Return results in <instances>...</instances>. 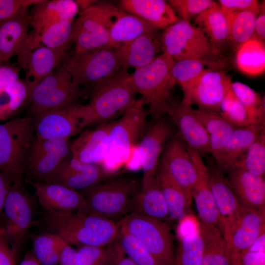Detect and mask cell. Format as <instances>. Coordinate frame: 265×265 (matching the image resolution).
Segmentation results:
<instances>
[{
    "mask_svg": "<svg viewBox=\"0 0 265 265\" xmlns=\"http://www.w3.org/2000/svg\"><path fill=\"white\" fill-rule=\"evenodd\" d=\"M252 39L265 43V2L261 4L260 12L258 14L254 25Z\"/></svg>",
    "mask_w": 265,
    "mask_h": 265,
    "instance_id": "obj_57",
    "label": "cell"
},
{
    "mask_svg": "<svg viewBox=\"0 0 265 265\" xmlns=\"http://www.w3.org/2000/svg\"><path fill=\"white\" fill-rule=\"evenodd\" d=\"M80 86L61 63L31 90L29 111L36 114L78 103Z\"/></svg>",
    "mask_w": 265,
    "mask_h": 265,
    "instance_id": "obj_9",
    "label": "cell"
},
{
    "mask_svg": "<svg viewBox=\"0 0 265 265\" xmlns=\"http://www.w3.org/2000/svg\"><path fill=\"white\" fill-rule=\"evenodd\" d=\"M115 244L113 246L115 253V257L113 265H136L124 252L118 241L115 240Z\"/></svg>",
    "mask_w": 265,
    "mask_h": 265,
    "instance_id": "obj_59",
    "label": "cell"
},
{
    "mask_svg": "<svg viewBox=\"0 0 265 265\" xmlns=\"http://www.w3.org/2000/svg\"><path fill=\"white\" fill-rule=\"evenodd\" d=\"M28 9L0 24V62L17 56L33 39Z\"/></svg>",
    "mask_w": 265,
    "mask_h": 265,
    "instance_id": "obj_27",
    "label": "cell"
},
{
    "mask_svg": "<svg viewBox=\"0 0 265 265\" xmlns=\"http://www.w3.org/2000/svg\"><path fill=\"white\" fill-rule=\"evenodd\" d=\"M1 62H0V64Z\"/></svg>",
    "mask_w": 265,
    "mask_h": 265,
    "instance_id": "obj_63",
    "label": "cell"
},
{
    "mask_svg": "<svg viewBox=\"0 0 265 265\" xmlns=\"http://www.w3.org/2000/svg\"><path fill=\"white\" fill-rule=\"evenodd\" d=\"M167 114L176 127L178 135L186 147L201 156L211 154L208 133L194 114L192 106L174 101Z\"/></svg>",
    "mask_w": 265,
    "mask_h": 265,
    "instance_id": "obj_17",
    "label": "cell"
},
{
    "mask_svg": "<svg viewBox=\"0 0 265 265\" xmlns=\"http://www.w3.org/2000/svg\"><path fill=\"white\" fill-rule=\"evenodd\" d=\"M167 144L160 163L192 201L191 190L197 179L196 166L178 134L172 136Z\"/></svg>",
    "mask_w": 265,
    "mask_h": 265,
    "instance_id": "obj_20",
    "label": "cell"
},
{
    "mask_svg": "<svg viewBox=\"0 0 265 265\" xmlns=\"http://www.w3.org/2000/svg\"><path fill=\"white\" fill-rule=\"evenodd\" d=\"M232 82L223 70L208 69L194 82L190 91L192 105L198 108L218 112L220 104Z\"/></svg>",
    "mask_w": 265,
    "mask_h": 265,
    "instance_id": "obj_19",
    "label": "cell"
},
{
    "mask_svg": "<svg viewBox=\"0 0 265 265\" xmlns=\"http://www.w3.org/2000/svg\"><path fill=\"white\" fill-rule=\"evenodd\" d=\"M114 121L87 129L71 142V155L77 160L100 166L107 152L108 134Z\"/></svg>",
    "mask_w": 265,
    "mask_h": 265,
    "instance_id": "obj_25",
    "label": "cell"
},
{
    "mask_svg": "<svg viewBox=\"0 0 265 265\" xmlns=\"http://www.w3.org/2000/svg\"><path fill=\"white\" fill-rule=\"evenodd\" d=\"M167 2L183 20L188 22L204 11L218 5L211 0H169Z\"/></svg>",
    "mask_w": 265,
    "mask_h": 265,
    "instance_id": "obj_51",
    "label": "cell"
},
{
    "mask_svg": "<svg viewBox=\"0 0 265 265\" xmlns=\"http://www.w3.org/2000/svg\"><path fill=\"white\" fill-rule=\"evenodd\" d=\"M197 169V179L191 190L199 220L213 226L221 232V220L209 185L208 168L202 156L196 151L186 147Z\"/></svg>",
    "mask_w": 265,
    "mask_h": 265,
    "instance_id": "obj_22",
    "label": "cell"
},
{
    "mask_svg": "<svg viewBox=\"0 0 265 265\" xmlns=\"http://www.w3.org/2000/svg\"><path fill=\"white\" fill-rule=\"evenodd\" d=\"M219 6L225 14L252 11L259 14L261 4L256 0H219Z\"/></svg>",
    "mask_w": 265,
    "mask_h": 265,
    "instance_id": "obj_53",
    "label": "cell"
},
{
    "mask_svg": "<svg viewBox=\"0 0 265 265\" xmlns=\"http://www.w3.org/2000/svg\"><path fill=\"white\" fill-rule=\"evenodd\" d=\"M227 174V183L242 207L254 210L265 209V177L240 169Z\"/></svg>",
    "mask_w": 265,
    "mask_h": 265,
    "instance_id": "obj_28",
    "label": "cell"
},
{
    "mask_svg": "<svg viewBox=\"0 0 265 265\" xmlns=\"http://www.w3.org/2000/svg\"><path fill=\"white\" fill-rule=\"evenodd\" d=\"M107 174L99 165L82 162L71 156L63 161L46 183L83 191L100 183Z\"/></svg>",
    "mask_w": 265,
    "mask_h": 265,
    "instance_id": "obj_21",
    "label": "cell"
},
{
    "mask_svg": "<svg viewBox=\"0 0 265 265\" xmlns=\"http://www.w3.org/2000/svg\"><path fill=\"white\" fill-rule=\"evenodd\" d=\"M128 72L91 92L88 104L92 125L111 121L136 101L135 91L127 80Z\"/></svg>",
    "mask_w": 265,
    "mask_h": 265,
    "instance_id": "obj_13",
    "label": "cell"
},
{
    "mask_svg": "<svg viewBox=\"0 0 265 265\" xmlns=\"http://www.w3.org/2000/svg\"><path fill=\"white\" fill-rule=\"evenodd\" d=\"M209 185L221 220L222 235L238 215L241 206L213 159H207Z\"/></svg>",
    "mask_w": 265,
    "mask_h": 265,
    "instance_id": "obj_26",
    "label": "cell"
},
{
    "mask_svg": "<svg viewBox=\"0 0 265 265\" xmlns=\"http://www.w3.org/2000/svg\"><path fill=\"white\" fill-rule=\"evenodd\" d=\"M71 156L70 139L43 138L35 135L25 170V180L46 182Z\"/></svg>",
    "mask_w": 265,
    "mask_h": 265,
    "instance_id": "obj_14",
    "label": "cell"
},
{
    "mask_svg": "<svg viewBox=\"0 0 265 265\" xmlns=\"http://www.w3.org/2000/svg\"><path fill=\"white\" fill-rule=\"evenodd\" d=\"M265 129V126L258 124L236 128L223 149L217 166L224 174L232 171L235 161Z\"/></svg>",
    "mask_w": 265,
    "mask_h": 265,
    "instance_id": "obj_34",
    "label": "cell"
},
{
    "mask_svg": "<svg viewBox=\"0 0 265 265\" xmlns=\"http://www.w3.org/2000/svg\"><path fill=\"white\" fill-rule=\"evenodd\" d=\"M130 213L140 214L166 223L169 221L167 205L156 179L133 196Z\"/></svg>",
    "mask_w": 265,
    "mask_h": 265,
    "instance_id": "obj_37",
    "label": "cell"
},
{
    "mask_svg": "<svg viewBox=\"0 0 265 265\" xmlns=\"http://www.w3.org/2000/svg\"><path fill=\"white\" fill-rule=\"evenodd\" d=\"M193 112L208 133L211 154L217 165L226 142L237 128L216 112L199 108L193 109Z\"/></svg>",
    "mask_w": 265,
    "mask_h": 265,
    "instance_id": "obj_35",
    "label": "cell"
},
{
    "mask_svg": "<svg viewBox=\"0 0 265 265\" xmlns=\"http://www.w3.org/2000/svg\"><path fill=\"white\" fill-rule=\"evenodd\" d=\"M156 179L167 205L169 221L177 224L191 213L192 201L161 163L159 164Z\"/></svg>",
    "mask_w": 265,
    "mask_h": 265,
    "instance_id": "obj_33",
    "label": "cell"
},
{
    "mask_svg": "<svg viewBox=\"0 0 265 265\" xmlns=\"http://www.w3.org/2000/svg\"><path fill=\"white\" fill-rule=\"evenodd\" d=\"M57 242L59 247V265H76V256L77 250L71 246L61 237L56 235Z\"/></svg>",
    "mask_w": 265,
    "mask_h": 265,
    "instance_id": "obj_54",
    "label": "cell"
},
{
    "mask_svg": "<svg viewBox=\"0 0 265 265\" xmlns=\"http://www.w3.org/2000/svg\"><path fill=\"white\" fill-rule=\"evenodd\" d=\"M236 169H242L253 174L265 177V129L235 161L233 170Z\"/></svg>",
    "mask_w": 265,
    "mask_h": 265,
    "instance_id": "obj_44",
    "label": "cell"
},
{
    "mask_svg": "<svg viewBox=\"0 0 265 265\" xmlns=\"http://www.w3.org/2000/svg\"><path fill=\"white\" fill-rule=\"evenodd\" d=\"M235 61L238 69L250 75H259L265 69V43L251 39L235 51Z\"/></svg>",
    "mask_w": 265,
    "mask_h": 265,
    "instance_id": "obj_39",
    "label": "cell"
},
{
    "mask_svg": "<svg viewBox=\"0 0 265 265\" xmlns=\"http://www.w3.org/2000/svg\"><path fill=\"white\" fill-rule=\"evenodd\" d=\"M41 0H0V24Z\"/></svg>",
    "mask_w": 265,
    "mask_h": 265,
    "instance_id": "obj_52",
    "label": "cell"
},
{
    "mask_svg": "<svg viewBox=\"0 0 265 265\" xmlns=\"http://www.w3.org/2000/svg\"><path fill=\"white\" fill-rule=\"evenodd\" d=\"M117 6L158 30L165 29L179 20L167 1L163 0H121Z\"/></svg>",
    "mask_w": 265,
    "mask_h": 265,
    "instance_id": "obj_31",
    "label": "cell"
},
{
    "mask_svg": "<svg viewBox=\"0 0 265 265\" xmlns=\"http://www.w3.org/2000/svg\"><path fill=\"white\" fill-rule=\"evenodd\" d=\"M13 182V181L9 177L0 172V219Z\"/></svg>",
    "mask_w": 265,
    "mask_h": 265,
    "instance_id": "obj_58",
    "label": "cell"
},
{
    "mask_svg": "<svg viewBox=\"0 0 265 265\" xmlns=\"http://www.w3.org/2000/svg\"><path fill=\"white\" fill-rule=\"evenodd\" d=\"M29 11L33 39L50 26L63 21H74L79 7L74 0H41Z\"/></svg>",
    "mask_w": 265,
    "mask_h": 265,
    "instance_id": "obj_29",
    "label": "cell"
},
{
    "mask_svg": "<svg viewBox=\"0 0 265 265\" xmlns=\"http://www.w3.org/2000/svg\"><path fill=\"white\" fill-rule=\"evenodd\" d=\"M19 265H41L36 259L32 251L27 253Z\"/></svg>",
    "mask_w": 265,
    "mask_h": 265,
    "instance_id": "obj_60",
    "label": "cell"
},
{
    "mask_svg": "<svg viewBox=\"0 0 265 265\" xmlns=\"http://www.w3.org/2000/svg\"><path fill=\"white\" fill-rule=\"evenodd\" d=\"M76 265H113L115 257L113 247L84 245L78 247Z\"/></svg>",
    "mask_w": 265,
    "mask_h": 265,
    "instance_id": "obj_48",
    "label": "cell"
},
{
    "mask_svg": "<svg viewBox=\"0 0 265 265\" xmlns=\"http://www.w3.org/2000/svg\"><path fill=\"white\" fill-rule=\"evenodd\" d=\"M208 69H210L208 65L198 59H186L174 62L171 74L176 83L179 84L182 88V103L192 106L190 101L192 86L198 77Z\"/></svg>",
    "mask_w": 265,
    "mask_h": 265,
    "instance_id": "obj_40",
    "label": "cell"
},
{
    "mask_svg": "<svg viewBox=\"0 0 265 265\" xmlns=\"http://www.w3.org/2000/svg\"><path fill=\"white\" fill-rule=\"evenodd\" d=\"M162 53L175 62L186 59H198L210 69L223 70L229 65V59L216 54L206 36L195 26L181 20L170 26L160 34Z\"/></svg>",
    "mask_w": 265,
    "mask_h": 265,
    "instance_id": "obj_3",
    "label": "cell"
},
{
    "mask_svg": "<svg viewBox=\"0 0 265 265\" xmlns=\"http://www.w3.org/2000/svg\"><path fill=\"white\" fill-rule=\"evenodd\" d=\"M144 106L141 98L136 100L121 117L114 121L108 134L107 155L100 166L107 175L127 166L137 149V142L146 125Z\"/></svg>",
    "mask_w": 265,
    "mask_h": 265,
    "instance_id": "obj_4",
    "label": "cell"
},
{
    "mask_svg": "<svg viewBox=\"0 0 265 265\" xmlns=\"http://www.w3.org/2000/svg\"><path fill=\"white\" fill-rule=\"evenodd\" d=\"M219 115L235 128H241L255 124L243 105L230 87L222 101Z\"/></svg>",
    "mask_w": 265,
    "mask_h": 265,
    "instance_id": "obj_46",
    "label": "cell"
},
{
    "mask_svg": "<svg viewBox=\"0 0 265 265\" xmlns=\"http://www.w3.org/2000/svg\"><path fill=\"white\" fill-rule=\"evenodd\" d=\"M232 265H265V232L247 249L231 257Z\"/></svg>",
    "mask_w": 265,
    "mask_h": 265,
    "instance_id": "obj_50",
    "label": "cell"
},
{
    "mask_svg": "<svg viewBox=\"0 0 265 265\" xmlns=\"http://www.w3.org/2000/svg\"><path fill=\"white\" fill-rule=\"evenodd\" d=\"M35 213L34 202L21 180L13 181L3 213L4 235L16 258L25 243Z\"/></svg>",
    "mask_w": 265,
    "mask_h": 265,
    "instance_id": "obj_10",
    "label": "cell"
},
{
    "mask_svg": "<svg viewBox=\"0 0 265 265\" xmlns=\"http://www.w3.org/2000/svg\"><path fill=\"white\" fill-rule=\"evenodd\" d=\"M29 92L25 81L19 80L0 89V122L15 118L26 102Z\"/></svg>",
    "mask_w": 265,
    "mask_h": 265,
    "instance_id": "obj_41",
    "label": "cell"
},
{
    "mask_svg": "<svg viewBox=\"0 0 265 265\" xmlns=\"http://www.w3.org/2000/svg\"><path fill=\"white\" fill-rule=\"evenodd\" d=\"M68 53L31 42L17 56V63L25 72V81L29 93L35 86L63 62Z\"/></svg>",
    "mask_w": 265,
    "mask_h": 265,
    "instance_id": "obj_16",
    "label": "cell"
},
{
    "mask_svg": "<svg viewBox=\"0 0 265 265\" xmlns=\"http://www.w3.org/2000/svg\"><path fill=\"white\" fill-rule=\"evenodd\" d=\"M265 232V209L254 210L241 207L234 221L223 233L230 256L250 247Z\"/></svg>",
    "mask_w": 265,
    "mask_h": 265,
    "instance_id": "obj_18",
    "label": "cell"
},
{
    "mask_svg": "<svg viewBox=\"0 0 265 265\" xmlns=\"http://www.w3.org/2000/svg\"><path fill=\"white\" fill-rule=\"evenodd\" d=\"M26 181L34 188L39 203L46 212H88L86 200L80 192L57 184Z\"/></svg>",
    "mask_w": 265,
    "mask_h": 265,
    "instance_id": "obj_23",
    "label": "cell"
},
{
    "mask_svg": "<svg viewBox=\"0 0 265 265\" xmlns=\"http://www.w3.org/2000/svg\"><path fill=\"white\" fill-rule=\"evenodd\" d=\"M141 188V179L120 175L104 180L80 192L89 213L119 221L130 212L131 201Z\"/></svg>",
    "mask_w": 265,
    "mask_h": 265,
    "instance_id": "obj_5",
    "label": "cell"
},
{
    "mask_svg": "<svg viewBox=\"0 0 265 265\" xmlns=\"http://www.w3.org/2000/svg\"><path fill=\"white\" fill-rule=\"evenodd\" d=\"M177 245L173 265H200L204 242L199 221L192 213L180 221L176 227Z\"/></svg>",
    "mask_w": 265,
    "mask_h": 265,
    "instance_id": "obj_24",
    "label": "cell"
},
{
    "mask_svg": "<svg viewBox=\"0 0 265 265\" xmlns=\"http://www.w3.org/2000/svg\"><path fill=\"white\" fill-rule=\"evenodd\" d=\"M74 21L55 23L46 28L32 41L53 50L68 53L73 43Z\"/></svg>",
    "mask_w": 265,
    "mask_h": 265,
    "instance_id": "obj_42",
    "label": "cell"
},
{
    "mask_svg": "<svg viewBox=\"0 0 265 265\" xmlns=\"http://www.w3.org/2000/svg\"><path fill=\"white\" fill-rule=\"evenodd\" d=\"M46 223L52 233L70 245L107 246L117 239L120 221L88 212H46Z\"/></svg>",
    "mask_w": 265,
    "mask_h": 265,
    "instance_id": "obj_1",
    "label": "cell"
},
{
    "mask_svg": "<svg viewBox=\"0 0 265 265\" xmlns=\"http://www.w3.org/2000/svg\"><path fill=\"white\" fill-rule=\"evenodd\" d=\"M5 230L3 227H0V235L2 234H4Z\"/></svg>",
    "mask_w": 265,
    "mask_h": 265,
    "instance_id": "obj_62",
    "label": "cell"
},
{
    "mask_svg": "<svg viewBox=\"0 0 265 265\" xmlns=\"http://www.w3.org/2000/svg\"><path fill=\"white\" fill-rule=\"evenodd\" d=\"M174 62L169 55L162 53L150 64L127 75L128 82L136 94L141 95L154 120L167 114L174 102L171 91L176 82L171 70Z\"/></svg>",
    "mask_w": 265,
    "mask_h": 265,
    "instance_id": "obj_2",
    "label": "cell"
},
{
    "mask_svg": "<svg viewBox=\"0 0 265 265\" xmlns=\"http://www.w3.org/2000/svg\"><path fill=\"white\" fill-rule=\"evenodd\" d=\"M35 135L31 116L15 117L0 124V172L13 181L25 180Z\"/></svg>",
    "mask_w": 265,
    "mask_h": 265,
    "instance_id": "obj_7",
    "label": "cell"
},
{
    "mask_svg": "<svg viewBox=\"0 0 265 265\" xmlns=\"http://www.w3.org/2000/svg\"><path fill=\"white\" fill-rule=\"evenodd\" d=\"M110 2L98 1L79 12L74 25L73 53L102 48H113L109 30L120 11Z\"/></svg>",
    "mask_w": 265,
    "mask_h": 265,
    "instance_id": "obj_8",
    "label": "cell"
},
{
    "mask_svg": "<svg viewBox=\"0 0 265 265\" xmlns=\"http://www.w3.org/2000/svg\"><path fill=\"white\" fill-rule=\"evenodd\" d=\"M16 256L4 234L0 235V265H15Z\"/></svg>",
    "mask_w": 265,
    "mask_h": 265,
    "instance_id": "obj_56",
    "label": "cell"
},
{
    "mask_svg": "<svg viewBox=\"0 0 265 265\" xmlns=\"http://www.w3.org/2000/svg\"><path fill=\"white\" fill-rule=\"evenodd\" d=\"M158 30L141 18L121 9L110 27L109 37L113 48L117 49L142 35Z\"/></svg>",
    "mask_w": 265,
    "mask_h": 265,
    "instance_id": "obj_36",
    "label": "cell"
},
{
    "mask_svg": "<svg viewBox=\"0 0 265 265\" xmlns=\"http://www.w3.org/2000/svg\"><path fill=\"white\" fill-rule=\"evenodd\" d=\"M119 221L121 227L141 242L161 265H173L174 238L168 223L136 213Z\"/></svg>",
    "mask_w": 265,
    "mask_h": 265,
    "instance_id": "obj_11",
    "label": "cell"
},
{
    "mask_svg": "<svg viewBox=\"0 0 265 265\" xmlns=\"http://www.w3.org/2000/svg\"><path fill=\"white\" fill-rule=\"evenodd\" d=\"M62 64L75 83L91 92L127 72L122 68L113 48L68 53Z\"/></svg>",
    "mask_w": 265,
    "mask_h": 265,
    "instance_id": "obj_6",
    "label": "cell"
},
{
    "mask_svg": "<svg viewBox=\"0 0 265 265\" xmlns=\"http://www.w3.org/2000/svg\"><path fill=\"white\" fill-rule=\"evenodd\" d=\"M226 14L229 22L230 46L235 52L252 39L258 14L252 11H244Z\"/></svg>",
    "mask_w": 265,
    "mask_h": 265,
    "instance_id": "obj_43",
    "label": "cell"
},
{
    "mask_svg": "<svg viewBox=\"0 0 265 265\" xmlns=\"http://www.w3.org/2000/svg\"><path fill=\"white\" fill-rule=\"evenodd\" d=\"M160 35L158 32L144 34L115 49L122 68L135 70L152 62L161 51Z\"/></svg>",
    "mask_w": 265,
    "mask_h": 265,
    "instance_id": "obj_30",
    "label": "cell"
},
{
    "mask_svg": "<svg viewBox=\"0 0 265 265\" xmlns=\"http://www.w3.org/2000/svg\"><path fill=\"white\" fill-rule=\"evenodd\" d=\"M171 124L164 116L155 120L138 145L140 166L143 170L140 189L147 187L156 180L159 157L165 144L173 136Z\"/></svg>",
    "mask_w": 265,
    "mask_h": 265,
    "instance_id": "obj_15",
    "label": "cell"
},
{
    "mask_svg": "<svg viewBox=\"0 0 265 265\" xmlns=\"http://www.w3.org/2000/svg\"><path fill=\"white\" fill-rule=\"evenodd\" d=\"M116 240L126 256L136 265H161L141 242L121 226Z\"/></svg>",
    "mask_w": 265,
    "mask_h": 265,
    "instance_id": "obj_45",
    "label": "cell"
},
{
    "mask_svg": "<svg viewBox=\"0 0 265 265\" xmlns=\"http://www.w3.org/2000/svg\"><path fill=\"white\" fill-rule=\"evenodd\" d=\"M76 1L79 7V13L85 10L98 1L97 0H80Z\"/></svg>",
    "mask_w": 265,
    "mask_h": 265,
    "instance_id": "obj_61",
    "label": "cell"
},
{
    "mask_svg": "<svg viewBox=\"0 0 265 265\" xmlns=\"http://www.w3.org/2000/svg\"><path fill=\"white\" fill-rule=\"evenodd\" d=\"M19 68L0 65V89L19 80Z\"/></svg>",
    "mask_w": 265,
    "mask_h": 265,
    "instance_id": "obj_55",
    "label": "cell"
},
{
    "mask_svg": "<svg viewBox=\"0 0 265 265\" xmlns=\"http://www.w3.org/2000/svg\"><path fill=\"white\" fill-rule=\"evenodd\" d=\"M33 255L41 265H57L59 250L56 236L44 233L32 238Z\"/></svg>",
    "mask_w": 265,
    "mask_h": 265,
    "instance_id": "obj_47",
    "label": "cell"
},
{
    "mask_svg": "<svg viewBox=\"0 0 265 265\" xmlns=\"http://www.w3.org/2000/svg\"><path fill=\"white\" fill-rule=\"evenodd\" d=\"M199 221L204 242L200 265H232L230 251L220 231Z\"/></svg>",
    "mask_w": 265,
    "mask_h": 265,
    "instance_id": "obj_38",
    "label": "cell"
},
{
    "mask_svg": "<svg viewBox=\"0 0 265 265\" xmlns=\"http://www.w3.org/2000/svg\"><path fill=\"white\" fill-rule=\"evenodd\" d=\"M31 117L35 135L43 138L70 139L92 125L88 104L78 103Z\"/></svg>",
    "mask_w": 265,
    "mask_h": 265,
    "instance_id": "obj_12",
    "label": "cell"
},
{
    "mask_svg": "<svg viewBox=\"0 0 265 265\" xmlns=\"http://www.w3.org/2000/svg\"><path fill=\"white\" fill-rule=\"evenodd\" d=\"M230 88L238 100L244 106L254 123L257 124V113L264 96L261 97L253 89L240 82H232Z\"/></svg>",
    "mask_w": 265,
    "mask_h": 265,
    "instance_id": "obj_49",
    "label": "cell"
},
{
    "mask_svg": "<svg viewBox=\"0 0 265 265\" xmlns=\"http://www.w3.org/2000/svg\"><path fill=\"white\" fill-rule=\"evenodd\" d=\"M195 25L208 39L214 52L226 56L230 48L229 22L219 5L209 8L196 17Z\"/></svg>",
    "mask_w": 265,
    "mask_h": 265,
    "instance_id": "obj_32",
    "label": "cell"
}]
</instances>
